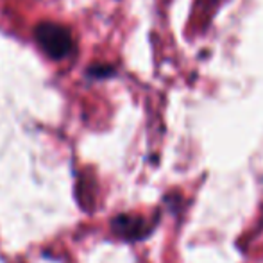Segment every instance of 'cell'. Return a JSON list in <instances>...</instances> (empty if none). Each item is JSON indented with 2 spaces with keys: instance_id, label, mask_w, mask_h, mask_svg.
<instances>
[{
  "instance_id": "6da1fadb",
  "label": "cell",
  "mask_w": 263,
  "mask_h": 263,
  "mask_svg": "<svg viewBox=\"0 0 263 263\" xmlns=\"http://www.w3.org/2000/svg\"><path fill=\"white\" fill-rule=\"evenodd\" d=\"M34 40L50 59H65L73 52V36L70 29L54 22H42L36 25Z\"/></svg>"
},
{
  "instance_id": "7a4b0ae2",
  "label": "cell",
  "mask_w": 263,
  "mask_h": 263,
  "mask_svg": "<svg viewBox=\"0 0 263 263\" xmlns=\"http://www.w3.org/2000/svg\"><path fill=\"white\" fill-rule=\"evenodd\" d=\"M154 226L149 224L143 217H133V215H118L113 220L115 235L125 240H142L153 231Z\"/></svg>"
}]
</instances>
